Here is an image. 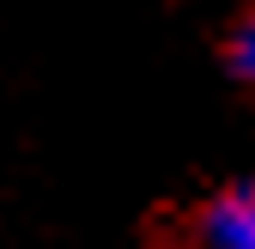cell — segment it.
<instances>
[{"label":"cell","instance_id":"2","mask_svg":"<svg viewBox=\"0 0 255 249\" xmlns=\"http://www.w3.org/2000/svg\"><path fill=\"white\" fill-rule=\"evenodd\" d=\"M219 67H225L231 85L255 91V0L225 24V37H219Z\"/></svg>","mask_w":255,"mask_h":249},{"label":"cell","instance_id":"1","mask_svg":"<svg viewBox=\"0 0 255 249\" xmlns=\"http://www.w3.org/2000/svg\"><path fill=\"white\" fill-rule=\"evenodd\" d=\"M195 243L201 249H255V170L219 182V189L201 201Z\"/></svg>","mask_w":255,"mask_h":249}]
</instances>
